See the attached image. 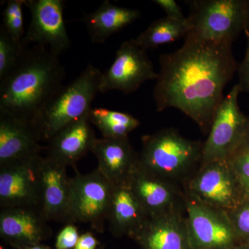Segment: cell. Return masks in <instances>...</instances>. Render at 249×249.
Masks as SVG:
<instances>
[{"mask_svg": "<svg viewBox=\"0 0 249 249\" xmlns=\"http://www.w3.org/2000/svg\"><path fill=\"white\" fill-rule=\"evenodd\" d=\"M67 168L47 156L42 158L40 211L47 222L69 223L71 178Z\"/></svg>", "mask_w": 249, "mask_h": 249, "instance_id": "obj_15", "label": "cell"}, {"mask_svg": "<svg viewBox=\"0 0 249 249\" xmlns=\"http://www.w3.org/2000/svg\"><path fill=\"white\" fill-rule=\"evenodd\" d=\"M142 141L139 164L165 179L186 173L202 157L203 144L184 138L175 129L144 135Z\"/></svg>", "mask_w": 249, "mask_h": 249, "instance_id": "obj_5", "label": "cell"}, {"mask_svg": "<svg viewBox=\"0 0 249 249\" xmlns=\"http://www.w3.org/2000/svg\"><path fill=\"white\" fill-rule=\"evenodd\" d=\"M243 190L244 193H245V198H247L249 200V183L244 187Z\"/></svg>", "mask_w": 249, "mask_h": 249, "instance_id": "obj_36", "label": "cell"}, {"mask_svg": "<svg viewBox=\"0 0 249 249\" xmlns=\"http://www.w3.org/2000/svg\"><path fill=\"white\" fill-rule=\"evenodd\" d=\"M80 236L76 226L73 223H68L57 235L55 249H74Z\"/></svg>", "mask_w": 249, "mask_h": 249, "instance_id": "obj_28", "label": "cell"}, {"mask_svg": "<svg viewBox=\"0 0 249 249\" xmlns=\"http://www.w3.org/2000/svg\"><path fill=\"white\" fill-rule=\"evenodd\" d=\"M245 32L246 35H249V0H248V6H247V19H246Z\"/></svg>", "mask_w": 249, "mask_h": 249, "instance_id": "obj_32", "label": "cell"}, {"mask_svg": "<svg viewBox=\"0 0 249 249\" xmlns=\"http://www.w3.org/2000/svg\"><path fill=\"white\" fill-rule=\"evenodd\" d=\"M26 0H9L2 11L3 27L16 42H22L25 35L22 7Z\"/></svg>", "mask_w": 249, "mask_h": 249, "instance_id": "obj_25", "label": "cell"}, {"mask_svg": "<svg viewBox=\"0 0 249 249\" xmlns=\"http://www.w3.org/2000/svg\"><path fill=\"white\" fill-rule=\"evenodd\" d=\"M100 242L92 232H86L80 235L79 240L73 249H99Z\"/></svg>", "mask_w": 249, "mask_h": 249, "instance_id": "obj_31", "label": "cell"}, {"mask_svg": "<svg viewBox=\"0 0 249 249\" xmlns=\"http://www.w3.org/2000/svg\"><path fill=\"white\" fill-rule=\"evenodd\" d=\"M0 249H6L5 248L4 246L1 245H0Z\"/></svg>", "mask_w": 249, "mask_h": 249, "instance_id": "obj_37", "label": "cell"}, {"mask_svg": "<svg viewBox=\"0 0 249 249\" xmlns=\"http://www.w3.org/2000/svg\"><path fill=\"white\" fill-rule=\"evenodd\" d=\"M189 31L195 40L232 44L245 31L248 0H193L186 1Z\"/></svg>", "mask_w": 249, "mask_h": 249, "instance_id": "obj_4", "label": "cell"}, {"mask_svg": "<svg viewBox=\"0 0 249 249\" xmlns=\"http://www.w3.org/2000/svg\"><path fill=\"white\" fill-rule=\"evenodd\" d=\"M97 137L88 119V114L69 124L48 142L47 157L66 167L91 152Z\"/></svg>", "mask_w": 249, "mask_h": 249, "instance_id": "obj_16", "label": "cell"}, {"mask_svg": "<svg viewBox=\"0 0 249 249\" xmlns=\"http://www.w3.org/2000/svg\"><path fill=\"white\" fill-rule=\"evenodd\" d=\"M155 4L163 9L166 17L179 22H187V17L183 15L182 10L174 0H155Z\"/></svg>", "mask_w": 249, "mask_h": 249, "instance_id": "obj_29", "label": "cell"}, {"mask_svg": "<svg viewBox=\"0 0 249 249\" xmlns=\"http://www.w3.org/2000/svg\"><path fill=\"white\" fill-rule=\"evenodd\" d=\"M141 17L137 9L121 7L109 0L103 1L93 12L84 15L81 19L93 43L103 44L110 36L119 32Z\"/></svg>", "mask_w": 249, "mask_h": 249, "instance_id": "obj_21", "label": "cell"}, {"mask_svg": "<svg viewBox=\"0 0 249 249\" xmlns=\"http://www.w3.org/2000/svg\"><path fill=\"white\" fill-rule=\"evenodd\" d=\"M231 249H249V247L247 243H240Z\"/></svg>", "mask_w": 249, "mask_h": 249, "instance_id": "obj_35", "label": "cell"}, {"mask_svg": "<svg viewBox=\"0 0 249 249\" xmlns=\"http://www.w3.org/2000/svg\"><path fill=\"white\" fill-rule=\"evenodd\" d=\"M240 147H249V127L247 134H246L245 138L244 139L243 142H242V145H241Z\"/></svg>", "mask_w": 249, "mask_h": 249, "instance_id": "obj_34", "label": "cell"}, {"mask_svg": "<svg viewBox=\"0 0 249 249\" xmlns=\"http://www.w3.org/2000/svg\"><path fill=\"white\" fill-rule=\"evenodd\" d=\"M39 208L1 209L0 236L16 249H24L48 240L52 230Z\"/></svg>", "mask_w": 249, "mask_h": 249, "instance_id": "obj_13", "label": "cell"}, {"mask_svg": "<svg viewBox=\"0 0 249 249\" xmlns=\"http://www.w3.org/2000/svg\"><path fill=\"white\" fill-rule=\"evenodd\" d=\"M24 249H51L50 247L48 246L44 245V244L41 243L38 245H36L34 246H31V247H27V248Z\"/></svg>", "mask_w": 249, "mask_h": 249, "instance_id": "obj_33", "label": "cell"}, {"mask_svg": "<svg viewBox=\"0 0 249 249\" xmlns=\"http://www.w3.org/2000/svg\"><path fill=\"white\" fill-rule=\"evenodd\" d=\"M40 142L34 126L0 113V168L40 155Z\"/></svg>", "mask_w": 249, "mask_h": 249, "instance_id": "obj_17", "label": "cell"}, {"mask_svg": "<svg viewBox=\"0 0 249 249\" xmlns=\"http://www.w3.org/2000/svg\"><path fill=\"white\" fill-rule=\"evenodd\" d=\"M247 36V45L245 58L237 67L239 82L237 83L241 92L249 93V35Z\"/></svg>", "mask_w": 249, "mask_h": 249, "instance_id": "obj_30", "label": "cell"}, {"mask_svg": "<svg viewBox=\"0 0 249 249\" xmlns=\"http://www.w3.org/2000/svg\"><path fill=\"white\" fill-rule=\"evenodd\" d=\"M188 31V19L187 22H179L165 16L156 19L147 29L132 40L147 51L185 37Z\"/></svg>", "mask_w": 249, "mask_h": 249, "instance_id": "obj_23", "label": "cell"}, {"mask_svg": "<svg viewBox=\"0 0 249 249\" xmlns=\"http://www.w3.org/2000/svg\"><path fill=\"white\" fill-rule=\"evenodd\" d=\"M88 119L96 126L103 138H127L128 134L140 125V121L128 113L103 107L91 108Z\"/></svg>", "mask_w": 249, "mask_h": 249, "instance_id": "obj_22", "label": "cell"}, {"mask_svg": "<svg viewBox=\"0 0 249 249\" xmlns=\"http://www.w3.org/2000/svg\"><path fill=\"white\" fill-rule=\"evenodd\" d=\"M101 76L98 68L89 65L78 78L63 86L34 124L41 141L48 142L61 129L89 113L100 92Z\"/></svg>", "mask_w": 249, "mask_h": 249, "instance_id": "obj_3", "label": "cell"}, {"mask_svg": "<svg viewBox=\"0 0 249 249\" xmlns=\"http://www.w3.org/2000/svg\"><path fill=\"white\" fill-rule=\"evenodd\" d=\"M113 188L98 168L85 175L76 171L70 178L69 223H85L96 232H104Z\"/></svg>", "mask_w": 249, "mask_h": 249, "instance_id": "obj_6", "label": "cell"}, {"mask_svg": "<svg viewBox=\"0 0 249 249\" xmlns=\"http://www.w3.org/2000/svg\"><path fill=\"white\" fill-rule=\"evenodd\" d=\"M27 46L22 42H16L0 27V81L6 78L17 66Z\"/></svg>", "mask_w": 249, "mask_h": 249, "instance_id": "obj_24", "label": "cell"}, {"mask_svg": "<svg viewBox=\"0 0 249 249\" xmlns=\"http://www.w3.org/2000/svg\"><path fill=\"white\" fill-rule=\"evenodd\" d=\"M158 73L147 55V51L133 40L124 41L116 52L111 66L102 73L100 93L116 91L133 93L149 80H157Z\"/></svg>", "mask_w": 249, "mask_h": 249, "instance_id": "obj_10", "label": "cell"}, {"mask_svg": "<svg viewBox=\"0 0 249 249\" xmlns=\"http://www.w3.org/2000/svg\"><path fill=\"white\" fill-rule=\"evenodd\" d=\"M31 15L30 24L22 43L42 45L57 55L71 46L64 19L65 1L62 0H26Z\"/></svg>", "mask_w": 249, "mask_h": 249, "instance_id": "obj_12", "label": "cell"}, {"mask_svg": "<svg viewBox=\"0 0 249 249\" xmlns=\"http://www.w3.org/2000/svg\"><path fill=\"white\" fill-rule=\"evenodd\" d=\"M148 217L128 181L114 185L107 221L111 235L129 237Z\"/></svg>", "mask_w": 249, "mask_h": 249, "instance_id": "obj_19", "label": "cell"}, {"mask_svg": "<svg viewBox=\"0 0 249 249\" xmlns=\"http://www.w3.org/2000/svg\"><path fill=\"white\" fill-rule=\"evenodd\" d=\"M160 64L153 91L157 111L175 108L210 130L237 70L232 44L185 37L181 48L160 55Z\"/></svg>", "mask_w": 249, "mask_h": 249, "instance_id": "obj_1", "label": "cell"}, {"mask_svg": "<svg viewBox=\"0 0 249 249\" xmlns=\"http://www.w3.org/2000/svg\"><path fill=\"white\" fill-rule=\"evenodd\" d=\"M37 155L0 168L1 209L39 208L41 204V163Z\"/></svg>", "mask_w": 249, "mask_h": 249, "instance_id": "obj_11", "label": "cell"}, {"mask_svg": "<svg viewBox=\"0 0 249 249\" xmlns=\"http://www.w3.org/2000/svg\"><path fill=\"white\" fill-rule=\"evenodd\" d=\"M189 191L192 199L227 213L246 200L243 188L229 160L203 163L191 180Z\"/></svg>", "mask_w": 249, "mask_h": 249, "instance_id": "obj_8", "label": "cell"}, {"mask_svg": "<svg viewBox=\"0 0 249 249\" xmlns=\"http://www.w3.org/2000/svg\"><path fill=\"white\" fill-rule=\"evenodd\" d=\"M242 188L249 183V147H240L229 159Z\"/></svg>", "mask_w": 249, "mask_h": 249, "instance_id": "obj_27", "label": "cell"}, {"mask_svg": "<svg viewBox=\"0 0 249 249\" xmlns=\"http://www.w3.org/2000/svg\"><path fill=\"white\" fill-rule=\"evenodd\" d=\"M129 184L149 217L173 211L175 193L165 178L137 165Z\"/></svg>", "mask_w": 249, "mask_h": 249, "instance_id": "obj_20", "label": "cell"}, {"mask_svg": "<svg viewBox=\"0 0 249 249\" xmlns=\"http://www.w3.org/2000/svg\"><path fill=\"white\" fill-rule=\"evenodd\" d=\"M240 93L238 85H234L217 108L209 137L203 144V163L229 160L242 145L249 127V118L240 110Z\"/></svg>", "mask_w": 249, "mask_h": 249, "instance_id": "obj_7", "label": "cell"}, {"mask_svg": "<svg viewBox=\"0 0 249 249\" xmlns=\"http://www.w3.org/2000/svg\"><path fill=\"white\" fill-rule=\"evenodd\" d=\"M58 57L44 46L26 47L17 66L0 81V113L34 127L63 88L66 73Z\"/></svg>", "mask_w": 249, "mask_h": 249, "instance_id": "obj_2", "label": "cell"}, {"mask_svg": "<svg viewBox=\"0 0 249 249\" xmlns=\"http://www.w3.org/2000/svg\"><path fill=\"white\" fill-rule=\"evenodd\" d=\"M129 237L141 249H191L186 220L175 210L147 217Z\"/></svg>", "mask_w": 249, "mask_h": 249, "instance_id": "obj_14", "label": "cell"}, {"mask_svg": "<svg viewBox=\"0 0 249 249\" xmlns=\"http://www.w3.org/2000/svg\"><path fill=\"white\" fill-rule=\"evenodd\" d=\"M91 152L98 160V170L113 185L128 181L139 163L128 138H97Z\"/></svg>", "mask_w": 249, "mask_h": 249, "instance_id": "obj_18", "label": "cell"}, {"mask_svg": "<svg viewBox=\"0 0 249 249\" xmlns=\"http://www.w3.org/2000/svg\"><path fill=\"white\" fill-rule=\"evenodd\" d=\"M247 245H248V246H249V242H247Z\"/></svg>", "mask_w": 249, "mask_h": 249, "instance_id": "obj_38", "label": "cell"}, {"mask_svg": "<svg viewBox=\"0 0 249 249\" xmlns=\"http://www.w3.org/2000/svg\"><path fill=\"white\" fill-rule=\"evenodd\" d=\"M228 214L240 243H247L249 241V200H245Z\"/></svg>", "mask_w": 249, "mask_h": 249, "instance_id": "obj_26", "label": "cell"}, {"mask_svg": "<svg viewBox=\"0 0 249 249\" xmlns=\"http://www.w3.org/2000/svg\"><path fill=\"white\" fill-rule=\"evenodd\" d=\"M186 210L191 249H231L240 243L227 213L193 199L186 201Z\"/></svg>", "mask_w": 249, "mask_h": 249, "instance_id": "obj_9", "label": "cell"}]
</instances>
